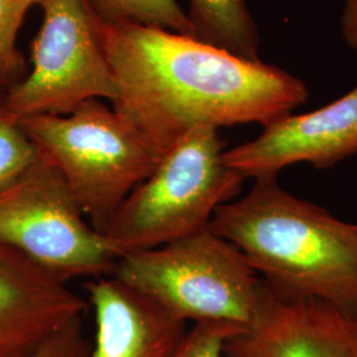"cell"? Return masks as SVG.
Instances as JSON below:
<instances>
[{"label":"cell","instance_id":"10","mask_svg":"<svg viewBox=\"0 0 357 357\" xmlns=\"http://www.w3.org/2000/svg\"><path fill=\"white\" fill-rule=\"evenodd\" d=\"M86 308L68 282L0 243V357L32 354Z\"/></svg>","mask_w":357,"mask_h":357},{"label":"cell","instance_id":"12","mask_svg":"<svg viewBox=\"0 0 357 357\" xmlns=\"http://www.w3.org/2000/svg\"><path fill=\"white\" fill-rule=\"evenodd\" d=\"M193 38L259 60V35L246 0H190Z\"/></svg>","mask_w":357,"mask_h":357},{"label":"cell","instance_id":"18","mask_svg":"<svg viewBox=\"0 0 357 357\" xmlns=\"http://www.w3.org/2000/svg\"><path fill=\"white\" fill-rule=\"evenodd\" d=\"M342 35L345 44L357 52V0H344Z\"/></svg>","mask_w":357,"mask_h":357},{"label":"cell","instance_id":"14","mask_svg":"<svg viewBox=\"0 0 357 357\" xmlns=\"http://www.w3.org/2000/svg\"><path fill=\"white\" fill-rule=\"evenodd\" d=\"M36 156L33 143L20 125L0 112V187L31 166Z\"/></svg>","mask_w":357,"mask_h":357},{"label":"cell","instance_id":"13","mask_svg":"<svg viewBox=\"0 0 357 357\" xmlns=\"http://www.w3.org/2000/svg\"><path fill=\"white\" fill-rule=\"evenodd\" d=\"M94 11L107 23L156 26L193 35L191 19L178 0H90Z\"/></svg>","mask_w":357,"mask_h":357},{"label":"cell","instance_id":"20","mask_svg":"<svg viewBox=\"0 0 357 357\" xmlns=\"http://www.w3.org/2000/svg\"><path fill=\"white\" fill-rule=\"evenodd\" d=\"M36 3H38V0H36Z\"/></svg>","mask_w":357,"mask_h":357},{"label":"cell","instance_id":"6","mask_svg":"<svg viewBox=\"0 0 357 357\" xmlns=\"http://www.w3.org/2000/svg\"><path fill=\"white\" fill-rule=\"evenodd\" d=\"M0 243L65 282L112 275L118 261L59 171L38 153L0 187Z\"/></svg>","mask_w":357,"mask_h":357},{"label":"cell","instance_id":"11","mask_svg":"<svg viewBox=\"0 0 357 357\" xmlns=\"http://www.w3.org/2000/svg\"><path fill=\"white\" fill-rule=\"evenodd\" d=\"M96 336L90 357H171L185 321L168 314L113 275L86 284Z\"/></svg>","mask_w":357,"mask_h":357},{"label":"cell","instance_id":"19","mask_svg":"<svg viewBox=\"0 0 357 357\" xmlns=\"http://www.w3.org/2000/svg\"><path fill=\"white\" fill-rule=\"evenodd\" d=\"M22 79H23V75L20 73L0 69V106L4 102L10 90L13 89V86Z\"/></svg>","mask_w":357,"mask_h":357},{"label":"cell","instance_id":"16","mask_svg":"<svg viewBox=\"0 0 357 357\" xmlns=\"http://www.w3.org/2000/svg\"><path fill=\"white\" fill-rule=\"evenodd\" d=\"M243 328L227 321L196 323L185 332L171 357H225V343Z\"/></svg>","mask_w":357,"mask_h":357},{"label":"cell","instance_id":"2","mask_svg":"<svg viewBox=\"0 0 357 357\" xmlns=\"http://www.w3.org/2000/svg\"><path fill=\"white\" fill-rule=\"evenodd\" d=\"M208 228L240 249L278 299L357 314V225L282 190L277 178H257L220 205Z\"/></svg>","mask_w":357,"mask_h":357},{"label":"cell","instance_id":"3","mask_svg":"<svg viewBox=\"0 0 357 357\" xmlns=\"http://www.w3.org/2000/svg\"><path fill=\"white\" fill-rule=\"evenodd\" d=\"M224 153L217 128H197L162 155L102 233L118 259L208 229L217 208L245 181Z\"/></svg>","mask_w":357,"mask_h":357},{"label":"cell","instance_id":"4","mask_svg":"<svg viewBox=\"0 0 357 357\" xmlns=\"http://www.w3.org/2000/svg\"><path fill=\"white\" fill-rule=\"evenodd\" d=\"M17 123L100 233L162 158L100 100L68 114L31 115Z\"/></svg>","mask_w":357,"mask_h":357},{"label":"cell","instance_id":"5","mask_svg":"<svg viewBox=\"0 0 357 357\" xmlns=\"http://www.w3.org/2000/svg\"><path fill=\"white\" fill-rule=\"evenodd\" d=\"M112 275L183 321L240 328L255 319L262 291V280L240 249L209 228L123 255Z\"/></svg>","mask_w":357,"mask_h":357},{"label":"cell","instance_id":"17","mask_svg":"<svg viewBox=\"0 0 357 357\" xmlns=\"http://www.w3.org/2000/svg\"><path fill=\"white\" fill-rule=\"evenodd\" d=\"M90 355L91 343L84 332L82 318H78L24 357H90Z\"/></svg>","mask_w":357,"mask_h":357},{"label":"cell","instance_id":"9","mask_svg":"<svg viewBox=\"0 0 357 357\" xmlns=\"http://www.w3.org/2000/svg\"><path fill=\"white\" fill-rule=\"evenodd\" d=\"M225 357H357V314L319 299L287 302L262 282L255 319L230 336Z\"/></svg>","mask_w":357,"mask_h":357},{"label":"cell","instance_id":"8","mask_svg":"<svg viewBox=\"0 0 357 357\" xmlns=\"http://www.w3.org/2000/svg\"><path fill=\"white\" fill-rule=\"evenodd\" d=\"M357 153V86L315 112L284 115L255 139L224 153L225 165L246 178H277L284 167L310 163L319 169Z\"/></svg>","mask_w":357,"mask_h":357},{"label":"cell","instance_id":"7","mask_svg":"<svg viewBox=\"0 0 357 357\" xmlns=\"http://www.w3.org/2000/svg\"><path fill=\"white\" fill-rule=\"evenodd\" d=\"M43 24L32 44V68L7 94L0 112L15 122L68 114L90 100L118 93L90 0H38Z\"/></svg>","mask_w":357,"mask_h":357},{"label":"cell","instance_id":"1","mask_svg":"<svg viewBox=\"0 0 357 357\" xmlns=\"http://www.w3.org/2000/svg\"><path fill=\"white\" fill-rule=\"evenodd\" d=\"M100 33L112 106L160 156L193 128L266 126L308 100L298 77L190 35L101 17Z\"/></svg>","mask_w":357,"mask_h":357},{"label":"cell","instance_id":"15","mask_svg":"<svg viewBox=\"0 0 357 357\" xmlns=\"http://www.w3.org/2000/svg\"><path fill=\"white\" fill-rule=\"evenodd\" d=\"M36 0H0V69L24 75L26 64L16 38L26 13Z\"/></svg>","mask_w":357,"mask_h":357}]
</instances>
